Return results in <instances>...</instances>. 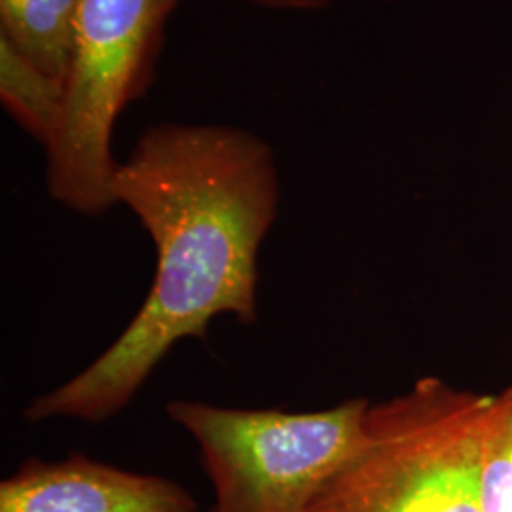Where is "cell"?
Here are the masks:
<instances>
[{"instance_id":"cell-1","label":"cell","mask_w":512,"mask_h":512,"mask_svg":"<svg viewBox=\"0 0 512 512\" xmlns=\"http://www.w3.org/2000/svg\"><path fill=\"white\" fill-rule=\"evenodd\" d=\"M112 198L154 241L152 287L112 346L37 397L25 420H110L175 344L205 342L219 315L243 325L258 319V251L281 200L274 150L264 139L220 124L150 126L118 162Z\"/></svg>"},{"instance_id":"cell-7","label":"cell","mask_w":512,"mask_h":512,"mask_svg":"<svg viewBox=\"0 0 512 512\" xmlns=\"http://www.w3.org/2000/svg\"><path fill=\"white\" fill-rule=\"evenodd\" d=\"M0 99L4 109L44 150L54 143L63 120L65 84L44 73L0 37Z\"/></svg>"},{"instance_id":"cell-3","label":"cell","mask_w":512,"mask_h":512,"mask_svg":"<svg viewBox=\"0 0 512 512\" xmlns=\"http://www.w3.org/2000/svg\"><path fill=\"white\" fill-rule=\"evenodd\" d=\"M179 0H80L65 109L46 148L55 202L101 217L114 203L112 133L120 112L147 92L165 21Z\"/></svg>"},{"instance_id":"cell-5","label":"cell","mask_w":512,"mask_h":512,"mask_svg":"<svg viewBox=\"0 0 512 512\" xmlns=\"http://www.w3.org/2000/svg\"><path fill=\"white\" fill-rule=\"evenodd\" d=\"M183 484L84 454L29 458L0 482V512H198Z\"/></svg>"},{"instance_id":"cell-9","label":"cell","mask_w":512,"mask_h":512,"mask_svg":"<svg viewBox=\"0 0 512 512\" xmlns=\"http://www.w3.org/2000/svg\"><path fill=\"white\" fill-rule=\"evenodd\" d=\"M262 8L272 10H296V12H315L327 8L332 0H247Z\"/></svg>"},{"instance_id":"cell-4","label":"cell","mask_w":512,"mask_h":512,"mask_svg":"<svg viewBox=\"0 0 512 512\" xmlns=\"http://www.w3.org/2000/svg\"><path fill=\"white\" fill-rule=\"evenodd\" d=\"M370 401L327 410L226 408L171 401L167 416L198 442L215 501L209 512H308L353 452Z\"/></svg>"},{"instance_id":"cell-8","label":"cell","mask_w":512,"mask_h":512,"mask_svg":"<svg viewBox=\"0 0 512 512\" xmlns=\"http://www.w3.org/2000/svg\"><path fill=\"white\" fill-rule=\"evenodd\" d=\"M478 492L482 512H512V384L492 395L484 414Z\"/></svg>"},{"instance_id":"cell-6","label":"cell","mask_w":512,"mask_h":512,"mask_svg":"<svg viewBox=\"0 0 512 512\" xmlns=\"http://www.w3.org/2000/svg\"><path fill=\"white\" fill-rule=\"evenodd\" d=\"M78 6L80 0H0V37L65 84Z\"/></svg>"},{"instance_id":"cell-2","label":"cell","mask_w":512,"mask_h":512,"mask_svg":"<svg viewBox=\"0 0 512 512\" xmlns=\"http://www.w3.org/2000/svg\"><path fill=\"white\" fill-rule=\"evenodd\" d=\"M490 399L425 376L368 404L353 452L308 512H482L478 456Z\"/></svg>"}]
</instances>
